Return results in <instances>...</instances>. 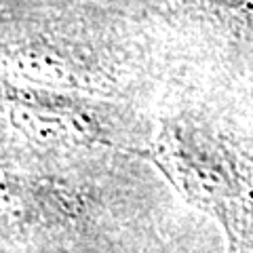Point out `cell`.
<instances>
[{
	"mask_svg": "<svg viewBox=\"0 0 253 253\" xmlns=\"http://www.w3.org/2000/svg\"><path fill=\"white\" fill-rule=\"evenodd\" d=\"M156 156L163 169L194 199L226 201L236 194V167L228 150L192 126L171 125L158 133Z\"/></svg>",
	"mask_w": 253,
	"mask_h": 253,
	"instance_id": "6da1fadb",
	"label": "cell"
},
{
	"mask_svg": "<svg viewBox=\"0 0 253 253\" xmlns=\"http://www.w3.org/2000/svg\"><path fill=\"white\" fill-rule=\"evenodd\" d=\"M201 6H207L213 11H224V13H245L253 4V0H194Z\"/></svg>",
	"mask_w": 253,
	"mask_h": 253,
	"instance_id": "7a4b0ae2",
	"label": "cell"
}]
</instances>
